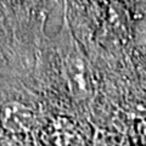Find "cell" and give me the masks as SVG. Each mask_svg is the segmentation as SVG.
<instances>
[{"mask_svg":"<svg viewBox=\"0 0 146 146\" xmlns=\"http://www.w3.org/2000/svg\"><path fill=\"white\" fill-rule=\"evenodd\" d=\"M65 66L67 78L77 93L88 91V70L78 48L71 45L65 54Z\"/></svg>","mask_w":146,"mask_h":146,"instance_id":"obj_1","label":"cell"},{"mask_svg":"<svg viewBox=\"0 0 146 146\" xmlns=\"http://www.w3.org/2000/svg\"><path fill=\"white\" fill-rule=\"evenodd\" d=\"M0 146H20V145L7 138H0Z\"/></svg>","mask_w":146,"mask_h":146,"instance_id":"obj_2","label":"cell"},{"mask_svg":"<svg viewBox=\"0 0 146 146\" xmlns=\"http://www.w3.org/2000/svg\"><path fill=\"white\" fill-rule=\"evenodd\" d=\"M20 1H22L23 4H32V3H34L35 0H20Z\"/></svg>","mask_w":146,"mask_h":146,"instance_id":"obj_3","label":"cell"}]
</instances>
